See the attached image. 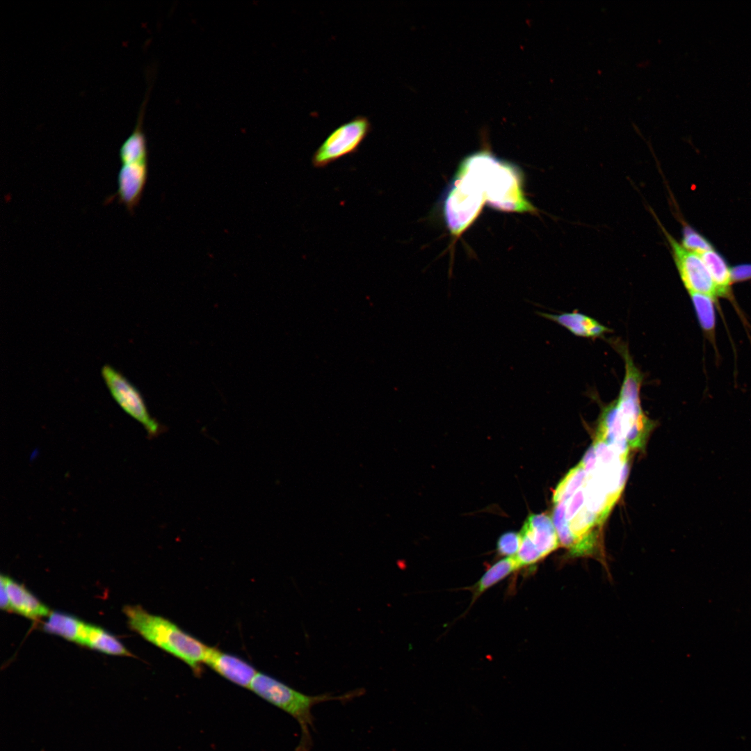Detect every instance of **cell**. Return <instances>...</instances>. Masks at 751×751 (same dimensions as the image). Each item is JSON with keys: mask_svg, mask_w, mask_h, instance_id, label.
<instances>
[{"mask_svg": "<svg viewBox=\"0 0 751 751\" xmlns=\"http://www.w3.org/2000/svg\"><path fill=\"white\" fill-rule=\"evenodd\" d=\"M123 612L130 628L144 639L186 663L200 673L208 646L162 616L149 613L140 606H126Z\"/></svg>", "mask_w": 751, "mask_h": 751, "instance_id": "6da1fadb", "label": "cell"}, {"mask_svg": "<svg viewBox=\"0 0 751 751\" xmlns=\"http://www.w3.org/2000/svg\"><path fill=\"white\" fill-rule=\"evenodd\" d=\"M483 185L487 204L501 211L535 213V207L525 197L519 168L509 161L482 150L472 154Z\"/></svg>", "mask_w": 751, "mask_h": 751, "instance_id": "7a4b0ae2", "label": "cell"}, {"mask_svg": "<svg viewBox=\"0 0 751 751\" xmlns=\"http://www.w3.org/2000/svg\"><path fill=\"white\" fill-rule=\"evenodd\" d=\"M249 688L257 695L286 712L296 720L301 736L296 751H309L312 745L311 729L314 728L312 709L314 705L330 700H348L356 692L339 696L325 694L309 695L299 692L275 678L257 672Z\"/></svg>", "mask_w": 751, "mask_h": 751, "instance_id": "3957f363", "label": "cell"}, {"mask_svg": "<svg viewBox=\"0 0 751 751\" xmlns=\"http://www.w3.org/2000/svg\"><path fill=\"white\" fill-rule=\"evenodd\" d=\"M371 131V124L363 115L341 124L330 133L313 154V167L324 168L345 156L356 153Z\"/></svg>", "mask_w": 751, "mask_h": 751, "instance_id": "277c9868", "label": "cell"}, {"mask_svg": "<svg viewBox=\"0 0 751 751\" xmlns=\"http://www.w3.org/2000/svg\"><path fill=\"white\" fill-rule=\"evenodd\" d=\"M101 376L115 401L142 424L150 437L161 432V426L150 414L140 391L120 371L106 364L101 369Z\"/></svg>", "mask_w": 751, "mask_h": 751, "instance_id": "5b68a950", "label": "cell"}, {"mask_svg": "<svg viewBox=\"0 0 751 751\" xmlns=\"http://www.w3.org/2000/svg\"><path fill=\"white\" fill-rule=\"evenodd\" d=\"M121 166L118 174L117 192L106 202L116 198L131 214L141 200L148 175V152L119 154Z\"/></svg>", "mask_w": 751, "mask_h": 751, "instance_id": "8992f818", "label": "cell"}, {"mask_svg": "<svg viewBox=\"0 0 751 751\" xmlns=\"http://www.w3.org/2000/svg\"><path fill=\"white\" fill-rule=\"evenodd\" d=\"M663 229L671 246L681 279L688 292L715 298L718 296L716 286L700 255L686 250Z\"/></svg>", "mask_w": 751, "mask_h": 751, "instance_id": "52a82bcc", "label": "cell"}, {"mask_svg": "<svg viewBox=\"0 0 751 751\" xmlns=\"http://www.w3.org/2000/svg\"><path fill=\"white\" fill-rule=\"evenodd\" d=\"M223 678L234 684L248 688L258 672L241 659L209 647L204 663Z\"/></svg>", "mask_w": 751, "mask_h": 751, "instance_id": "ba28073f", "label": "cell"}, {"mask_svg": "<svg viewBox=\"0 0 751 751\" xmlns=\"http://www.w3.org/2000/svg\"><path fill=\"white\" fill-rule=\"evenodd\" d=\"M1 582L8 593L10 612L34 620L46 617L50 614L49 608L23 584L3 574L1 575Z\"/></svg>", "mask_w": 751, "mask_h": 751, "instance_id": "9c48e42d", "label": "cell"}, {"mask_svg": "<svg viewBox=\"0 0 751 751\" xmlns=\"http://www.w3.org/2000/svg\"><path fill=\"white\" fill-rule=\"evenodd\" d=\"M536 314L561 325L578 337L597 338L611 332V330L595 318L576 311L556 314L537 311Z\"/></svg>", "mask_w": 751, "mask_h": 751, "instance_id": "30bf717a", "label": "cell"}, {"mask_svg": "<svg viewBox=\"0 0 751 751\" xmlns=\"http://www.w3.org/2000/svg\"><path fill=\"white\" fill-rule=\"evenodd\" d=\"M522 531L530 537L543 558L556 550L559 545L556 528L547 514L529 515Z\"/></svg>", "mask_w": 751, "mask_h": 751, "instance_id": "8fae6325", "label": "cell"}, {"mask_svg": "<svg viewBox=\"0 0 751 751\" xmlns=\"http://www.w3.org/2000/svg\"><path fill=\"white\" fill-rule=\"evenodd\" d=\"M42 624L45 631L84 646L88 635L89 624L72 615L51 612Z\"/></svg>", "mask_w": 751, "mask_h": 751, "instance_id": "7c38bea8", "label": "cell"}, {"mask_svg": "<svg viewBox=\"0 0 751 751\" xmlns=\"http://www.w3.org/2000/svg\"><path fill=\"white\" fill-rule=\"evenodd\" d=\"M519 569L515 556L505 557L492 565L469 589L472 592L471 604L487 590Z\"/></svg>", "mask_w": 751, "mask_h": 751, "instance_id": "4fadbf2b", "label": "cell"}, {"mask_svg": "<svg viewBox=\"0 0 751 751\" xmlns=\"http://www.w3.org/2000/svg\"><path fill=\"white\" fill-rule=\"evenodd\" d=\"M700 255L716 286L718 296H728L732 279L731 269L725 260L713 249Z\"/></svg>", "mask_w": 751, "mask_h": 751, "instance_id": "5bb4252c", "label": "cell"}, {"mask_svg": "<svg viewBox=\"0 0 751 751\" xmlns=\"http://www.w3.org/2000/svg\"><path fill=\"white\" fill-rule=\"evenodd\" d=\"M85 647L110 655L133 656L114 636L90 624Z\"/></svg>", "mask_w": 751, "mask_h": 751, "instance_id": "9a60e30c", "label": "cell"}, {"mask_svg": "<svg viewBox=\"0 0 751 751\" xmlns=\"http://www.w3.org/2000/svg\"><path fill=\"white\" fill-rule=\"evenodd\" d=\"M702 329L712 337L716 325L714 298L698 293H689Z\"/></svg>", "mask_w": 751, "mask_h": 751, "instance_id": "2e32d148", "label": "cell"}, {"mask_svg": "<svg viewBox=\"0 0 751 751\" xmlns=\"http://www.w3.org/2000/svg\"><path fill=\"white\" fill-rule=\"evenodd\" d=\"M586 479V472L579 465L572 469L558 484L554 494V502L567 501L581 488Z\"/></svg>", "mask_w": 751, "mask_h": 751, "instance_id": "e0dca14e", "label": "cell"}, {"mask_svg": "<svg viewBox=\"0 0 751 751\" xmlns=\"http://www.w3.org/2000/svg\"><path fill=\"white\" fill-rule=\"evenodd\" d=\"M521 542L518 552L515 556L519 568L533 566L543 557L530 537L521 531Z\"/></svg>", "mask_w": 751, "mask_h": 751, "instance_id": "ac0fdd59", "label": "cell"}, {"mask_svg": "<svg viewBox=\"0 0 751 751\" xmlns=\"http://www.w3.org/2000/svg\"><path fill=\"white\" fill-rule=\"evenodd\" d=\"M682 245L686 250L698 255L713 249L702 235L688 226H685L683 229Z\"/></svg>", "mask_w": 751, "mask_h": 751, "instance_id": "d6986e66", "label": "cell"}, {"mask_svg": "<svg viewBox=\"0 0 751 751\" xmlns=\"http://www.w3.org/2000/svg\"><path fill=\"white\" fill-rule=\"evenodd\" d=\"M521 542L520 533L510 531L500 536L496 544V551L500 556H515L519 549Z\"/></svg>", "mask_w": 751, "mask_h": 751, "instance_id": "ffe728a7", "label": "cell"}, {"mask_svg": "<svg viewBox=\"0 0 751 751\" xmlns=\"http://www.w3.org/2000/svg\"><path fill=\"white\" fill-rule=\"evenodd\" d=\"M584 506L585 495L582 487L581 488L578 490L570 499L566 501V520L568 522H571Z\"/></svg>", "mask_w": 751, "mask_h": 751, "instance_id": "44dd1931", "label": "cell"}, {"mask_svg": "<svg viewBox=\"0 0 751 751\" xmlns=\"http://www.w3.org/2000/svg\"><path fill=\"white\" fill-rule=\"evenodd\" d=\"M732 281H741L751 278V264H742L731 269Z\"/></svg>", "mask_w": 751, "mask_h": 751, "instance_id": "7402d4cb", "label": "cell"}, {"mask_svg": "<svg viewBox=\"0 0 751 751\" xmlns=\"http://www.w3.org/2000/svg\"><path fill=\"white\" fill-rule=\"evenodd\" d=\"M1 588V590H0V595H1L0 596L1 597H0V606H1V608L2 610L10 612V603H9V599H8V593H7V591H6V589L4 585L1 582V588Z\"/></svg>", "mask_w": 751, "mask_h": 751, "instance_id": "603a6c76", "label": "cell"}]
</instances>
